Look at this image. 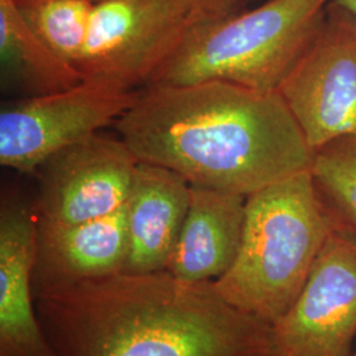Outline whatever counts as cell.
Masks as SVG:
<instances>
[{"instance_id": "cell-1", "label": "cell", "mask_w": 356, "mask_h": 356, "mask_svg": "<svg viewBox=\"0 0 356 356\" xmlns=\"http://www.w3.org/2000/svg\"><path fill=\"white\" fill-rule=\"evenodd\" d=\"M115 127L140 161L244 197L309 170L314 154L279 91L226 81L145 86Z\"/></svg>"}, {"instance_id": "cell-2", "label": "cell", "mask_w": 356, "mask_h": 356, "mask_svg": "<svg viewBox=\"0 0 356 356\" xmlns=\"http://www.w3.org/2000/svg\"><path fill=\"white\" fill-rule=\"evenodd\" d=\"M56 356H275L272 326L166 270L35 291Z\"/></svg>"}, {"instance_id": "cell-3", "label": "cell", "mask_w": 356, "mask_h": 356, "mask_svg": "<svg viewBox=\"0 0 356 356\" xmlns=\"http://www.w3.org/2000/svg\"><path fill=\"white\" fill-rule=\"evenodd\" d=\"M334 227L310 169L254 191L236 257L214 282L218 292L272 326L302 291Z\"/></svg>"}, {"instance_id": "cell-4", "label": "cell", "mask_w": 356, "mask_h": 356, "mask_svg": "<svg viewBox=\"0 0 356 356\" xmlns=\"http://www.w3.org/2000/svg\"><path fill=\"white\" fill-rule=\"evenodd\" d=\"M331 0H267L201 20L147 85L226 81L277 91L318 32Z\"/></svg>"}, {"instance_id": "cell-5", "label": "cell", "mask_w": 356, "mask_h": 356, "mask_svg": "<svg viewBox=\"0 0 356 356\" xmlns=\"http://www.w3.org/2000/svg\"><path fill=\"white\" fill-rule=\"evenodd\" d=\"M220 16L177 0H102L94 4L76 69L119 89L145 88L193 26Z\"/></svg>"}, {"instance_id": "cell-6", "label": "cell", "mask_w": 356, "mask_h": 356, "mask_svg": "<svg viewBox=\"0 0 356 356\" xmlns=\"http://www.w3.org/2000/svg\"><path fill=\"white\" fill-rule=\"evenodd\" d=\"M138 95L83 79L72 89L10 103L0 113V164L35 173L54 154L115 124Z\"/></svg>"}, {"instance_id": "cell-7", "label": "cell", "mask_w": 356, "mask_h": 356, "mask_svg": "<svg viewBox=\"0 0 356 356\" xmlns=\"http://www.w3.org/2000/svg\"><path fill=\"white\" fill-rule=\"evenodd\" d=\"M313 153L356 135V17L335 4L277 90Z\"/></svg>"}, {"instance_id": "cell-8", "label": "cell", "mask_w": 356, "mask_h": 356, "mask_svg": "<svg viewBox=\"0 0 356 356\" xmlns=\"http://www.w3.org/2000/svg\"><path fill=\"white\" fill-rule=\"evenodd\" d=\"M356 238L337 225L289 310L272 325L275 356H354Z\"/></svg>"}, {"instance_id": "cell-9", "label": "cell", "mask_w": 356, "mask_h": 356, "mask_svg": "<svg viewBox=\"0 0 356 356\" xmlns=\"http://www.w3.org/2000/svg\"><path fill=\"white\" fill-rule=\"evenodd\" d=\"M140 160L122 139L95 134L41 166L38 223L76 225L111 216L127 204Z\"/></svg>"}, {"instance_id": "cell-10", "label": "cell", "mask_w": 356, "mask_h": 356, "mask_svg": "<svg viewBox=\"0 0 356 356\" xmlns=\"http://www.w3.org/2000/svg\"><path fill=\"white\" fill-rule=\"evenodd\" d=\"M38 216L7 198L0 210V356H56L38 319L33 289Z\"/></svg>"}, {"instance_id": "cell-11", "label": "cell", "mask_w": 356, "mask_h": 356, "mask_svg": "<svg viewBox=\"0 0 356 356\" xmlns=\"http://www.w3.org/2000/svg\"><path fill=\"white\" fill-rule=\"evenodd\" d=\"M127 252L126 206L111 216L76 225L38 222L33 289L123 273Z\"/></svg>"}, {"instance_id": "cell-12", "label": "cell", "mask_w": 356, "mask_h": 356, "mask_svg": "<svg viewBox=\"0 0 356 356\" xmlns=\"http://www.w3.org/2000/svg\"><path fill=\"white\" fill-rule=\"evenodd\" d=\"M191 185L176 172L140 161L126 204L128 252L123 273L165 270L191 204Z\"/></svg>"}, {"instance_id": "cell-13", "label": "cell", "mask_w": 356, "mask_h": 356, "mask_svg": "<svg viewBox=\"0 0 356 356\" xmlns=\"http://www.w3.org/2000/svg\"><path fill=\"white\" fill-rule=\"evenodd\" d=\"M247 197L191 185V204L166 272L216 282L232 266L242 239Z\"/></svg>"}, {"instance_id": "cell-14", "label": "cell", "mask_w": 356, "mask_h": 356, "mask_svg": "<svg viewBox=\"0 0 356 356\" xmlns=\"http://www.w3.org/2000/svg\"><path fill=\"white\" fill-rule=\"evenodd\" d=\"M0 61L3 76L26 90L28 97L72 89L85 79L38 38L15 0H0Z\"/></svg>"}, {"instance_id": "cell-15", "label": "cell", "mask_w": 356, "mask_h": 356, "mask_svg": "<svg viewBox=\"0 0 356 356\" xmlns=\"http://www.w3.org/2000/svg\"><path fill=\"white\" fill-rule=\"evenodd\" d=\"M29 28L51 51L78 66L94 10L91 0H15Z\"/></svg>"}, {"instance_id": "cell-16", "label": "cell", "mask_w": 356, "mask_h": 356, "mask_svg": "<svg viewBox=\"0 0 356 356\" xmlns=\"http://www.w3.org/2000/svg\"><path fill=\"white\" fill-rule=\"evenodd\" d=\"M310 173L335 225L356 238V135L316 151Z\"/></svg>"}, {"instance_id": "cell-17", "label": "cell", "mask_w": 356, "mask_h": 356, "mask_svg": "<svg viewBox=\"0 0 356 356\" xmlns=\"http://www.w3.org/2000/svg\"><path fill=\"white\" fill-rule=\"evenodd\" d=\"M195 10L210 15H225L236 11V8L244 3L243 0H177Z\"/></svg>"}, {"instance_id": "cell-18", "label": "cell", "mask_w": 356, "mask_h": 356, "mask_svg": "<svg viewBox=\"0 0 356 356\" xmlns=\"http://www.w3.org/2000/svg\"><path fill=\"white\" fill-rule=\"evenodd\" d=\"M332 1L341 6L344 10H347L348 13H353L356 17V0H332Z\"/></svg>"}, {"instance_id": "cell-19", "label": "cell", "mask_w": 356, "mask_h": 356, "mask_svg": "<svg viewBox=\"0 0 356 356\" xmlns=\"http://www.w3.org/2000/svg\"><path fill=\"white\" fill-rule=\"evenodd\" d=\"M91 1H94V3H98V1H102V0H91Z\"/></svg>"}, {"instance_id": "cell-20", "label": "cell", "mask_w": 356, "mask_h": 356, "mask_svg": "<svg viewBox=\"0 0 356 356\" xmlns=\"http://www.w3.org/2000/svg\"><path fill=\"white\" fill-rule=\"evenodd\" d=\"M243 1H247V0H243Z\"/></svg>"}, {"instance_id": "cell-21", "label": "cell", "mask_w": 356, "mask_h": 356, "mask_svg": "<svg viewBox=\"0 0 356 356\" xmlns=\"http://www.w3.org/2000/svg\"><path fill=\"white\" fill-rule=\"evenodd\" d=\"M354 356H356V354H354Z\"/></svg>"}]
</instances>
